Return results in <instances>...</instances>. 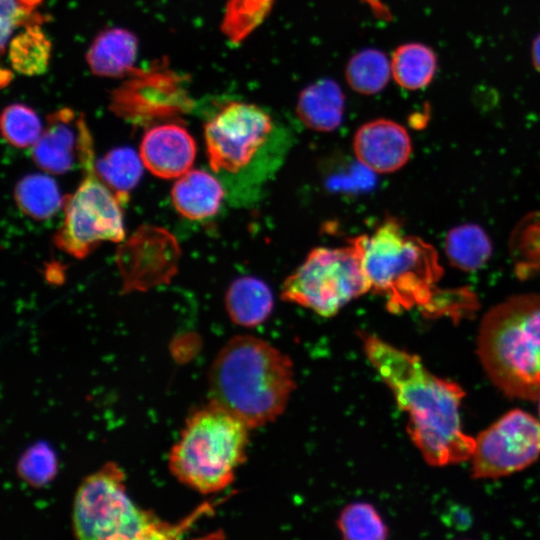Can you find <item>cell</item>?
Returning a JSON list of instances; mask_svg holds the SVG:
<instances>
[{"label": "cell", "mask_w": 540, "mask_h": 540, "mask_svg": "<svg viewBox=\"0 0 540 540\" xmlns=\"http://www.w3.org/2000/svg\"><path fill=\"white\" fill-rule=\"evenodd\" d=\"M391 64L386 55L376 49H364L354 54L346 65L345 77L356 92L371 95L387 85Z\"/></svg>", "instance_id": "25"}, {"label": "cell", "mask_w": 540, "mask_h": 540, "mask_svg": "<svg viewBox=\"0 0 540 540\" xmlns=\"http://www.w3.org/2000/svg\"><path fill=\"white\" fill-rule=\"evenodd\" d=\"M137 51L138 41L133 33L123 28H109L96 36L86 58L95 75L116 78L133 71Z\"/></svg>", "instance_id": "16"}, {"label": "cell", "mask_w": 540, "mask_h": 540, "mask_svg": "<svg viewBox=\"0 0 540 540\" xmlns=\"http://www.w3.org/2000/svg\"><path fill=\"white\" fill-rule=\"evenodd\" d=\"M250 428L210 401L194 412L169 454V468L183 484L203 494L226 489L245 461Z\"/></svg>", "instance_id": "5"}, {"label": "cell", "mask_w": 540, "mask_h": 540, "mask_svg": "<svg viewBox=\"0 0 540 540\" xmlns=\"http://www.w3.org/2000/svg\"><path fill=\"white\" fill-rule=\"evenodd\" d=\"M344 108L345 97L340 86L331 79H322L300 93L296 112L308 128L331 132L341 124Z\"/></svg>", "instance_id": "18"}, {"label": "cell", "mask_w": 540, "mask_h": 540, "mask_svg": "<svg viewBox=\"0 0 540 540\" xmlns=\"http://www.w3.org/2000/svg\"><path fill=\"white\" fill-rule=\"evenodd\" d=\"M192 98L184 77L170 69L166 61L147 69L134 68L111 97V110L136 125L171 120L188 113Z\"/></svg>", "instance_id": "9"}, {"label": "cell", "mask_w": 540, "mask_h": 540, "mask_svg": "<svg viewBox=\"0 0 540 540\" xmlns=\"http://www.w3.org/2000/svg\"><path fill=\"white\" fill-rule=\"evenodd\" d=\"M370 285L392 313L413 308L426 316L464 317L470 306L464 289L439 291L442 267L432 245L406 234L400 222L386 218L372 233L350 239Z\"/></svg>", "instance_id": "2"}, {"label": "cell", "mask_w": 540, "mask_h": 540, "mask_svg": "<svg viewBox=\"0 0 540 540\" xmlns=\"http://www.w3.org/2000/svg\"><path fill=\"white\" fill-rule=\"evenodd\" d=\"M478 355L491 381L507 396L540 398V295L513 296L483 317Z\"/></svg>", "instance_id": "4"}, {"label": "cell", "mask_w": 540, "mask_h": 540, "mask_svg": "<svg viewBox=\"0 0 540 540\" xmlns=\"http://www.w3.org/2000/svg\"><path fill=\"white\" fill-rule=\"evenodd\" d=\"M42 0H1V49L5 51L14 30L29 24H41L44 19L36 13Z\"/></svg>", "instance_id": "30"}, {"label": "cell", "mask_w": 540, "mask_h": 540, "mask_svg": "<svg viewBox=\"0 0 540 540\" xmlns=\"http://www.w3.org/2000/svg\"><path fill=\"white\" fill-rule=\"evenodd\" d=\"M360 337L367 359L408 415V433L424 460L441 467L471 459L475 438L462 430V388L432 374L417 355L372 334Z\"/></svg>", "instance_id": "1"}, {"label": "cell", "mask_w": 540, "mask_h": 540, "mask_svg": "<svg viewBox=\"0 0 540 540\" xmlns=\"http://www.w3.org/2000/svg\"><path fill=\"white\" fill-rule=\"evenodd\" d=\"M295 389L290 358L267 341L233 337L216 356L209 373L210 401L250 429L277 419Z\"/></svg>", "instance_id": "3"}, {"label": "cell", "mask_w": 540, "mask_h": 540, "mask_svg": "<svg viewBox=\"0 0 540 540\" xmlns=\"http://www.w3.org/2000/svg\"><path fill=\"white\" fill-rule=\"evenodd\" d=\"M11 78H12V74H11V72L9 70H5V69L1 70V84H2V86L9 83Z\"/></svg>", "instance_id": "32"}, {"label": "cell", "mask_w": 540, "mask_h": 540, "mask_svg": "<svg viewBox=\"0 0 540 540\" xmlns=\"http://www.w3.org/2000/svg\"><path fill=\"white\" fill-rule=\"evenodd\" d=\"M140 155L131 148H115L95 164L101 180L119 197L128 199L129 192L139 182L143 168Z\"/></svg>", "instance_id": "24"}, {"label": "cell", "mask_w": 540, "mask_h": 540, "mask_svg": "<svg viewBox=\"0 0 540 540\" xmlns=\"http://www.w3.org/2000/svg\"><path fill=\"white\" fill-rule=\"evenodd\" d=\"M56 468L55 454L45 443L29 447L18 462L19 475L37 487L47 484L54 477Z\"/></svg>", "instance_id": "29"}, {"label": "cell", "mask_w": 540, "mask_h": 540, "mask_svg": "<svg viewBox=\"0 0 540 540\" xmlns=\"http://www.w3.org/2000/svg\"><path fill=\"white\" fill-rule=\"evenodd\" d=\"M93 139L83 114L61 108L47 117L46 125L32 148V158L42 170L63 174L80 164Z\"/></svg>", "instance_id": "13"}, {"label": "cell", "mask_w": 540, "mask_h": 540, "mask_svg": "<svg viewBox=\"0 0 540 540\" xmlns=\"http://www.w3.org/2000/svg\"><path fill=\"white\" fill-rule=\"evenodd\" d=\"M41 24H29L10 40L8 57L12 68L26 76L43 74L51 57V42Z\"/></svg>", "instance_id": "22"}, {"label": "cell", "mask_w": 540, "mask_h": 540, "mask_svg": "<svg viewBox=\"0 0 540 540\" xmlns=\"http://www.w3.org/2000/svg\"><path fill=\"white\" fill-rule=\"evenodd\" d=\"M225 305L234 323L243 327H255L268 319L274 299L270 288L262 280L243 276L229 286Z\"/></svg>", "instance_id": "19"}, {"label": "cell", "mask_w": 540, "mask_h": 540, "mask_svg": "<svg viewBox=\"0 0 540 540\" xmlns=\"http://www.w3.org/2000/svg\"><path fill=\"white\" fill-rule=\"evenodd\" d=\"M337 525L344 539L383 540L388 536L384 521L369 503L356 502L346 506L339 515Z\"/></svg>", "instance_id": "27"}, {"label": "cell", "mask_w": 540, "mask_h": 540, "mask_svg": "<svg viewBox=\"0 0 540 540\" xmlns=\"http://www.w3.org/2000/svg\"><path fill=\"white\" fill-rule=\"evenodd\" d=\"M370 291L355 248L318 247L283 282V300L323 317L336 315L350 301Z\"/></svg>", "instance_id": "7"}, {"label": "cell", "mask_w": 540, "mask_h": 540, "mask_svg": "<svg viewBox=\"0 0 540 540\" xmlns=\"http://www.w3.org/2000/svg\"><path fill=\"white\" fill-rule=\"evenodd\" d=\"M124 473L107 463L80 484L73 503V531L79 539H174L190 521L173 525L136 506L125 492Z\"/></svg>", "instance_id": "6"}, {"label": "cell", "mask_w": 540, "mask_h": 540, "mask_svg": "<svg viewBox=\"0 0 540 540\" xmlns=\"http://www.w3.org/2000/svg\"><path fill=\"white\" fill-rule=\"evenodd\" d=\"M273 3L274 0H229L222 31L232 43H240L264 21Z\"/></svg>", "instance_id": "26"}, {"label": "cell", "mask_w": 540, "mask_h": 540, "mask_svg": "<svg viewBox=\"0 0 540 540\" xmlns=\"http://www.w3.org/2000/svg\"><path fill=\"white\" fill-rule=\"evenodd\" d=\"M15 200L21 211L35 220L51 218L64 204L56 182L44 174H29L15 187Z\"/></svg>", "instance_id": "23"}, {"label": "cell", "mask_w": 540, "mask_h": 540, "mask_svg": "<svg viewBox=\"0 0 540 540\" xmlns=\"http://www.w3.org/2000/svg\"><path fill=\"white\" fill-rule=\"evenodd\" d=\"M531 56L535 69L540 72V34L532 43Z\"/></svg>", "instance_id": "31"}, {"label": "cell", "mask_w": 540, "mask_h": 540, "mask_svg": "<svg viewBox=\"0 0 540 540\" xmlns=\"http://www.w3.org/2000/svg\"><path fill=\"white\" fill-rule=\"evenodd\" d=\"M79 165L84 176L75 192L64 198V220L54 242L60 250L84 258L104 241L121 242L125 231L121 200L98 176L93 147Z\"/></svg>", "instance_id": "8"}, {"label": "cell", "mask_w": 540, "mask_h": 540, "mask_svg": "<svg viewBox=\"0 0 540 540\" xmlns=\"http://www.w3.org/2000/svg\"><path fill=\"white\" fill-rule=\"evenodd\" d=\"M179 255L178 244L168 231L147 225L140 227L118 249L123 289L143 291L167 283L176 273Z\"/></svg>", "instance_id": "12"}, {"label": "cell", "mask_w": 540, "mask_h": 540, "mask_svg": "<svg viewBox=\"0 0 540 540\" xmlns=\"http://www.w3.org/2000/svg\"><path fill=\"white\" fill-rule=\"evenodd\" d=\"M450 263L463 271L482 267L490 258L492 245L485 231L476 224H463L451 229L445 241Z\"/></svg>", "instance_id": "21"}, {"label": "cell", "mask_w": 540, "mask_h": 540, "mask_svg": "<svg viewBox=\"0 0 540 540\" xmlns=\"http://www.w3.org/2000/svg\"><path fill=\"white\" fill-rule=\"evenodd\" d=\"M437 56L422 43H407L393 52L391 72L396 83L406 90H420L433 80L437 70Z\"/></svg>", "instance_id": "20"}, {"label": "cell", "mask_w": 540, "mask_h": 540, "mask_svg": "<svg viewBox=\"0 0 540 540\" xmlns=\"http://www.w3.org/2000/svg\"><path fill=\"white\" fill-rule=\"evenodd\" d=\"M1 130L5 140L16 148L33 147L43 131L35 111L20 103L11 104L3 110Z\"/></svg>", "instance_id": "28"}, {"label": "cell", "mask_w": 540, "mask_h": 540, "mask_svg": "<svg viewBox=\"0 0 540 540\" xmlns=\"http://www.w3.org/2000/svg\"><path fill=\"white\" fill-rule=\"evenodd\" d=\"M172 202L183 217L202 220L217 213L224 198L220 182L204 170H189L171 191Z\"/></svg>", "instance_id": "17"}, {"label": "cell", "mask_w": 540, "mask_h": 540, "mask_svg": "<svg viewBox=\"0 0 540 540\" xmlns=\"http://www.w3.org/2000/svg\"><path fill=\"white\" fill-rule=\"evenodd\" d=\"M353 149L356 158L368 169L392 173L407 163L412 144L402 125L380 118L359 127L353 138Z\"/></svg>", "instance_id": "14"}, {"label": "cell", "mask_w": 540, "mask_h": 540, "mask_svg": "<svg viewBox=\"0 0 540 540\" xmlns=\"http://www.w3.org/2000/svg\"><path fill=\"white\" fill-rule=\"evenodd\" d=\"M196 143L190 133L177 123H163L149 128L140 144L144 166L163 179L179 178L187 173L196 157Z\"/></svg>", "instance_id": "15"}, {"label": "cell", "mask_w": 540, "mask_h": 540, "mask_svg": "<svg viewBox=\"0 0 540 540\" xmlns=\"http://www.w3.org/2000/svg\"><path fill=\"white\" fill-rule=\"evenodd\" d=\"M538 401H539V415H540V398L538 399Z\"/></svg>", "instance_id": "33"}, {"label": "cell", "mask_w": 540, "mask_h": 540, "mask_svg": "<svg viewBox=\"0 0 540 540\" xmlns=\"http://www.w3.org/2000/svg\"><path fill=\"white\" fill-rule=\"evenodd\" d=\"M540 456V421L512 410L475 438L474 478H498L520 471Z\"/></svg>", "instance_id": "11"}, {"label": "cell", "mask_w": 540, "mask_h": 540, "mask_svg": "<svg viewBox=\"0 0 540 540\" xmlns=\"http://www.w3.org/2000/svg\"><path fill=\"white\" fill-rule=\"evenodd\" d=\"M274 128L261 107L233 101L224 105L204 127L207 157L215 172L235 173L252 160Z\"/></svg>", "instance_id": "10"}]
</instances>
